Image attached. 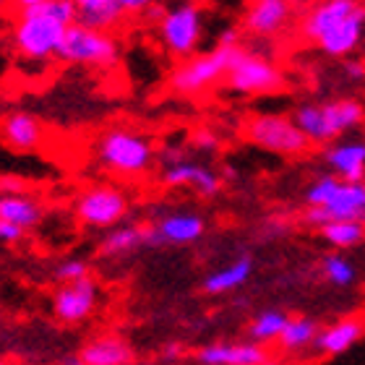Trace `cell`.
<instances>
[{
    "instance_id": "6da1fadb",
    "label": "cell",
    "mask_w": 365,
    "mask_h": 365,
    "mask_svg": "<svg viewBox=\"0 0 365 365\" xmlns=\"http://www.w3.org/2000/svg\"><path fill=\"white\" fill-rule=\"evenodd\" d=\"M300 34L329 58H350L365 39V3L319 0L300 19Z\"/></svg>"
},
{
    "instance_id": "7a4b0ae2",
    "label": "cell",
    "mask_w": 365,
    "mask_h": 365,
    "mask_svg": "<svg viewBox=\"0 0 365 365\" xmlns=\"http://www.w3.org/2000/svg\"><path fill=\"white\" fill-rule=\"evenodd\" d=\"M76 24L73 0H47L42 6L24 8L11 24V45L24 61L45 63L58 58L66 31Z\"/></svg>"
},
{
    "instance_id": "3957f363",
    "label": "cell",
    "mask_w": 365,
    "mask_h": 365,
    "mask_svg": "<svg viewBox=\"0 0 365 365\" xmlns=\"http://www.w3.org/2000/svg\"><path fill=\"white\" fill-rule=\"evenodd\" d=\"M94 157L105 173L133 180V178L146 175L154 168L157 146H154V138L141 130L115 125V128L102 130L94 138Z\"/></svg>"
},
{
    "instance_id": "277c9868",
    "label": "cell",
    "mask_w": 365,
    "mask_h": 365,
    "mask_svg": "<svg viewBox=\"0 0 365 365\" xmlns=\"http://www.w3.org/2000/svg\"><path fill=\"white\" fill-rule=\"evenodd\" d=\"M305 222L324 227L329 222H365V180L347 182L334 173L319 175L305 188Z\"/></svg>"
},
{
    "instance_id": "5b68a950",
    "label": "cell",
    "mask_w": 365,
    "mask_h": 365,
    "mask_svg": "<svg viewBox=\"0 0 365 365\" xmlns=\"http://www.w3.org/2000/svg\"><path fill=\"white\" fill-rule=\"evenodd\" d=\"M240 50L243 45H214L209 53H196L185 61H178L168 78L170 91L185 99L204 97L214 86L225 84Z\"/></svg>"
},
{
    "instance_id": "8992f818",
    "label": "cell",
    "mask_w": 365,
    "mask_h": 365,
    "mask_svg": "<svg viewBox=\"0 0 365 365\" xmlns=\"http://www.w3.org/2000/svg\"><path fill=\"white\" fill-rule=\"evenodd\" d=\"M295 125L311 144H331L344 133L355 130L365 120V107L358 99H329V102H303L292 113Z\"/></svg>"
},
{
    "instance_id": "52a82bcc",
    "label": "cell",
    "mask_w": 365,
    "mask_h": 365,
    "mask_svg": "<svg viewBox=\"0 0 365 365\" xmlns=\"http://www.w3.org/2000/svg\"><path fill=\"white\" fill-rule=\"evenodd\" d=\"M204 34L206 16L196 0H178L157 19V39L162 50L175 61H185L190 55H196L204 42Z\"/></svg>"
},
{
    "instance_id": "ba28073f",
    "label": "cell",
    "mask_w": 365,
    "mask_h": 365,
    "mask_svg": "<svg viewBox=\"0 0 365 365\" xmlns=\"http://www.w3.org/2000/svg\"><path fill=\"white\" fill-rule=\"evenodd\" d=\"M58 61L99 71L113 68L120 61V42L113 37V31L91 29V26L76 21L63 37Z\"/></svg>"
},
{
    "instance_id": "9c48e42d",
    "label": "cell",
    "mask_w": 365,
    "mask_h": 365,
    "mask_svg": "<svg viewBox=\"0 0 365 365\" xmlns=\"http://www.w3.org/2000/svg\"><path fill=\"white\" fill-rule=\"evenodd\" d=\"M243 136L248 138V144L279 157H300L311 149V141L295 125L292 115L282 113L251 115L243 125Z\"/></svg>"
},
{
    "instance_id": "30bf717a",
    "label": "cell",
    "mask_w": 365,
    "mask_h": 365,
    "mask_svg": "<svg viewBox=\"0 0 365 365\" xmlns=\"http://www.w3.org/2000/svg\"><path fill=\"white\" fill-rule=\"evenodd\" d=\"M130 212V198L120 185L99 182L89 185L73 201L76 220L89 230H110L123 225V220Z\"/></svg>"
},
{
    "instance_id": "8fae6325",
    "label": "cell",
    "mask_w": 365,
    "mask_h": 365,
    "mask_svg": "<svg viewBox=\"0 0 365 365\" xmlns=\"http://www.w3.org/2000/svg\"><path fill=\"white\" fill-rule=\"evenodd\" d=\"M225 86L240 97H261L279 91L284 86V73L272 58L243 47L225 78Z\"/></svg>"
},
{
    "instance_id": "7c38bea8",
    "label": "cell",
    "mask_w": 365,
    "mask_h": 365,
    "mask_svg": "<svg viewBox=\"0 0 365 365\" xmlns=\"http://www.w3.org/2000/svg\"><path fill=\"white\" fill-rule=\"evenodd\" d=\"M206 232V220L198 212L180 209L157 217L154 222L144 225L146 248H165V245H193Z\"/></svg>"
},
{
    "instance_id": "4fadbf2b",
    "label": "cell",
    "mask_w": 365,
    "mask_h": 365,
    "mask_svg": "<svg viewBox=\"0 0 365 365\" xmlns=\"http://www.w3.org/2000/svg\"><path fill=\"white\" fill-rule=\"evenodd\" d=\"M102 303V289L94 277L61 284L53 292V316L66 327H78L99 311Z\"/></svg>"
},
{
    "instance_id": "5bb4252c",
    "label": "cell",
    "mask_w": 365,
    "mask_h": 365,
    "mask_svg": "<svg viewBox=\"0 0 365 365\" xmlns=\"http://www.w3.org/2000/svg\"><path fill=\"white\" fill-rule=\"evenodd\" d=\"M162 185L168 188H188L193 190L198 198H217L222 193V178L214 173L212 168H206L201 162L193 160H178V162H168L162 168L160 175Z\"/></svg>"
},
{
    "instance_id": "9a60e30c",
    "label": "cell",
    "mask_w": 365,
    "mask_h": 365,
    "mask_svg": "<svg viewBox=\"0 0 365 365\" xmlns=\"http://www.w3.org/2000/svg\"><path fill=\"white\" fill-rule=\"evenodd\" d=\"M295 6L292 0H251L243 14V31L256 39H272L287 29Z\"/></svg>"
},
{
    "instance_id": "2e32d148",
    "label": "cell",
    "mask_w": 365,
    "mask_h": 365,
    "mask_svg": "<svg viewBox=\"0 0 365 365\" xmlns=\"http://www.w3.org/2000/svg\"><path fill=\"white\" fill-rule=\"evenodd\" d=\"M269 358L264 344L243 339V342H232V339H217L196 350L198 365H261Z\"/></svg>"
},
{
    "instance_id": "e0dca14e",
    "label": "cell",
    "mask_w": 365,
    "mask_h": 365,
    "mask_svg": "<svg viewBox=\"0 0 365 365\" xmlns=\"http://www.w3.org/2000/svg\"><path fill=\"white\" fill-rule=\"evenodd\" d=\"M0 141L14 152H37L45 144V125L37 115L16 110L0 120Z\"/></svg>"
},
{
    "instance_id": "ac0fdd59",
    "label": "cell",
    "mask_w": 365,
    "mask_h": 365,
    "mask_svg": "<svg viewBox=\"0 0 365 365\" xmlns=\"http://www.w3.org/2000/svg\"><path fill=\"white\" fill-rule=\"evenodd\" d=\"M363 334L365 321L358 316H347V319H339L329 327H321L319 336L313 342V350L319 352L321 358H336V355H344L350 347H355L363 339Z\"/></svg>"
},
{
    "instance_id": "d6986e66",
    "label": "cell",
    "mask_w": 365,
    "mask_h": 365,
    "mask_svg": "<svg viewBox=\"0 0 365 365\" xmlns=\"http://www.w3.org/2000/svg\"><path fill=\"white\" fill-rule=\"evenodd\" d=\"M329 173L342 178L347 182L365 180V141L363 138H347V141H334L324 152Z\"/></svg>"
},
{
    "instance_id": "ffe728a7",
    "label": "cell",
    "mask_w": 365,
    "mask_h": 365,
    "mask_svg": "<svg viewBox=\"0 0 365 365\" xmlns=\"http://www.w3.org/2000/svg\"><path fill=\"white\" fill-rule=\"evenodd\" d=\"M78 358L84 365H133L136 355L125 336L120 334H97L78 350Z\"/></svg>"
},
{
    "instance_id": "44dd1931",
    "label": "cell",
    "mask_w": 365,
    "mask_h": 365,
    "mask_svg": "<svg viewBox=\"0 0 365 365\" xmlns=\"http://www.w3.org/2000/svg\"><path fill=\"white\" fill-rule=\"evenodd\" d=\"M253 259L248 253L243 256H237L235 261H230L225 264L222 269L217 272L206 274L204 282H201V292L204 295H212V297H222V295H230V292H237L240 287H245L253 277Z\"/></svg>"
},
{
    "instance_id": "7402d4cb",
    "label": "cell",
    "mask_w": 365,
    "mask_h": 365,
    "mask_svg": "<svg viewBox=\"0 0 365 365\" xmlns=\"http://www.w3.org/2000/svg\"><path fill=\"white\" fill-rule=\"evenodd\" d=\"M0 220H8L24 230H34L45 220V206L37 196L26 190L0 193Z\"/></svg>"
},
{
    "instance_id": "603a6c76",
    "label": "cell",
    "mask_w": 365,
    "mask_h": 365,
    "mask_svg": "<svg viewBox=\"0 0 365 365\" xmlns=\"http://www.w3.org/2000/svg\"><path fill=\"white\" fill-rule=\"evenodd\" d=\"M144 248V225H118L107 230V235L99 240L102 259H128Z\"/></svg>"
},
{
    "instance_id": "cb8c5ba5",
    "label": "cell",
    "mask_w": 365,
    "mask_h": 365,
    "mask_svg": "<svg viewBox=\"0 0 365 365\" xmlns=\"http://www.w3.org/2000/svg\"><path fill=\"white\" fill-rule=\"evenodd\" d=\"M76 3V21L91 29L113 31L125 19V11L118 0H73Z\"/></svg>"
},
{
    "instance_id": "d4e9b609",
    "label": "cell",
    "mask_w": 365,
    "mask_h": 365,
    "mask_svg": "<svg viewBox=\"0 0 365 365\" xmlns=\"http://www.w3.org/2000/svg\"><path fill=\"white\" fill-rule=\"evenodd\" d=\"M319 324L311 316H289L287 327L279 334V347L284 352H303L308 347H313L316 336H319Z\"/></svg>"
},
{
    "instance_id": "484cf974",
    "label": "cell",
    "mask_w": 365,
    "mask_h": 365,
    "mask_svg": "<svg viewBox=\"0 0 365 365\" xmlns=\"http://www.w3.org/2000/svg\"><path fill=\"white\" fill-rule=\"evenodd\" d=\"M289 316L279 308H267V311L256 313L248 324V339L259 344H269V342H277L279 334L284 331L287 327Z\"/></svg>"
},
{
    "instance_id": "4316f807",
    "label": "cell",
    "mask_w": 365,
    "mask_h": 365,
    "mask_svg": "<svg viewBox=\"0 0 365 365\" xmlns=\"http://www.w3.org/2000/svg\"><path fill=\"white\" fill-rule=\"evenodd\" d=\"M321 237L336 251H347L365 240V222H329L321 227Z\"/></svg>"
},
{
    "instance_id": "83f0119b",
    "label": "cell",
    "mask_w": 365,
    "mask_h": 365,
    "mask_svg": "<svg viewBox=\"0 0 365 365\" xmlns=\"http://www.w3.org/2000/svg\"><path fill=\"white\" fill-rule=\"evenodd\" d=\"M321 274L329 284L334 287H350L358 279V269L350 259H344L342 253H329L321 259Z\"/></svg>"
},
{
    "instance_id": "f1b7e54d",
    "label": "cell",
    "mask_w": 365,
    "mask_h": 365,
    "mask_svg": "<svg viewBox=\"0 0 365 365\" xmlns=\"http://www.w3.org/2000/svg\"><path fill=\"white\" fill-rule=\"evenodd\" d=\"M53 277H55V282H61V284H71V282H78V279L91 277V267H89V261L86 259L71 256V259L58 261V267L53 269Z\"/></svg>"
},
{
    "instance_id": "f546056e",
    "label": "cell",
    "mask_w": 365,
    "mask_h": 365,
    "mask_svg": "<svg viewBox=\"0 0 365 365\" xmlns=\"http://www.w3.org/2000/svg\"><path fill=\"white\" fill-rule=\"evenodd\" d=\"M190 146H193L196 152L214 154V152H220L222 138H220V133L212 128H196L193 130V136H190Z\"/></svg>"
},
{
    "instance_id": "4dcf8cb0",
    "label": "cell",
    "mask_w": 365,
    "mask_h": 365,
    "mask_svg": "<svg viewBox=\"0 0 365 365\" xmlns=\"http://www.w3.org/2000/svg\"><path fill=\"white\" fill-rule=\"evenodd\" d=\"M24 235H26V230L24 227H19V225H14V222H8V220H0V243L3 245L21 243Z\"/></svg>"
},
{
    "instance_id": "1f68e13d",
    "label": "cell",
    "mask_w": 365,
    "mask_h": 365,
    "mask_svg": "<svg viewBox=\"0 0 365 365\" xmlns=\"http://www.w3.org/2000/svg\"><path fill=\"white\" fill-rule=\"evenodd\" d=\"M182 355H185L182 342H165L162 344V350H160L162 363H178V360H182Z\"/></svg>"
},
{
    "instance_id": "d6a6232c",
    "label": "cell",
    "mask_w": 365,
    "mask_h": 365,
    "mask_svg": "<svg viewBox=\"0 0 365 365\" xmlns=\"http://www.w3.org/2000/svg\"><path fill=\"white\" fill-rule=\"evenodd\" d=\"M154 3L157 0H118V6L125 11V16H136V14H146V11H152Z\"/></svg>"
},
{
    "instance_id": "836d02e7",
    "label": "cell",
    "mask_w": 365,
    "mask_h": 365,
    "mask_svg": "<svg viewBox=\"0 0 365 365\" xmlns=\"http://www.w3.org/2000/svg\"><path fill=\"white\" fill-rule=\"evenodd\" d=\"M240 37H243V31L237 29V26H227V29L220 31L217 45H243V42H240Z\"/></svg>"
},
{
    "instance_id": "e575fe53",
    "label": "cell",
    "mask_w": 365,
    "mask_h": 365,
    "mask_svg": "<svg viewBox=\"0 0 365 365\" xmlns=\"http://www.w3.org/2000/svg\"><path fill=\"white\" fill-rule=\"evenodd\" d=\"M344 76L352 78V81H360V78L365 76V68L360 66V63H355V61L344 63Z\"/></svg>"
},
{
    "instance_id": "d590c367",
    "label": "cell",
    "mask_w": 365,
    "mask_h": 365,
    "mask_svg": "<svg viewBox=\"0 0 365 365\" xmlns=\"http://www.w3.org/2000/svg\"><path fill=\"white\" fill-rule=\"evenodd\" d=\"M47 0H11V8L16 11H24V8H34V6H42Z\"/></svg>"
},
{
    "instance_id": "8d00e7d4",
    "label": "cell",
    "mask_w": 365,
    "mask_h": 365,
    "mask_svg": "<svg viewBox=\"0 0 365 365\" xmlns=\"http://www.w3.org/2000/svg\"><path fill=\"white\" fill-rule=\"evenodd\" d=\"M61 365H84V363H81V358H78V352H73V355H63Z\"/></svg>"
},
{
    "instance_id": "74e56055",
    "label": "cell",
    "mask_w": 365,
    "mask_h": 365,
    "mask_svg": "<svg viewBox=\"0 0 365 365\" xmlns=\"http://www.w3.org/2000/svg\"><path fill=\"white\" fill-rule=\"evenodd\" d=\"M261 365H284V363H282V360H277V358H267Z\"/></svg>"
},
{
    "instance_id": "f35d334b",
    "label": "cell",
    "mask_w": 365,
    "mask_h": 365,
    "mask_svg": "<svg viewBox=\"0 0 365 365\" xmlns=\"http://www.w3.org/2000/svg\"><path fill=\"white\" fill-rule=\"evenodd\" d=\"M11 6V0H0V11H3V8H8Z\"/></svg>"
},
{
    "instance_id": "ab89813d",
    "label": "cell",
    "mask_w": 365,
    "mask_h": 365,
    "mask_svg": "<svg viewBox=\"0 0 365 365\" xmlns=\"http://www.w3.org/2000/svg\"><path fill=\"white\" fill-rule=\"evenodd\" d=\"M133 365H160V363H154V360H144V363H133Z\"/></svg>"
},
{
    "instance_id": "60d3db41",
    "label": "cell",
    "mask_w": 365,
    "mask_h": 365,
    "mask_svg": "<svg viewBox=\"0 0 365 365\" xmlns=\"http://www.w3.org/2000/svg\"><path fill=\"white\" fill-rule=\"evenodd\" d=\"M0 365H8V363H3V360H0Z\"/></svg>"
},
{
    "instance_id": "b9f144b4",
    "label": "cell",
    "mask_w": 365,
    "mask_h": 365,
    "mask_svg": "<svg viewBox=\"0 0 365 365\" xmlns=\"http://www.w3.org/2000/svg\"><path fill=\"white\" fill-rule=\"evenodd\" d=\"M173 3H178V0H173Z\"/></svg>"
}]
</instances>
